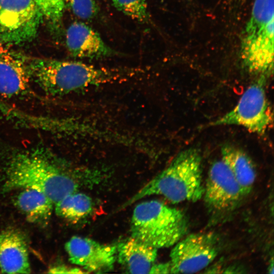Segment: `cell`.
Returning <instances> with one entry per match:
<instances>
[{
    "label": "cell",
    "instance_id": "obj_1",
    "mask_svg": "<svg viewBox=\"0 0 274 274\" xmlns=\"http://www.w3.org/2000/svg\"><path fill=\"white\" fill-rule=\"evenodd\" d=\"M5 191L32 189L46 194L54 204L77 192L78 184L68 174L38 152L21 151L13 154L5 169Z\"/></svg>",
    "mask_w": 274,
    "mask_h": 274
},
{
    "label": "cell",
    "instance_id": "obj_2",
    "mask_svg": "<svg viewBox=\"0 0 274 274\" xmlns=\"http://www.w3.org/2000/svg\"><path fill=\"white\" fill-rule=\"evenodd\" d=\"M202 159L195 148L180 152L169 164L126 201L124 209L142 198L159 195L172 203L195 202L203 195Z\"/></svg>",
    "mask_w": 274,
    "mask_h": 274
},
{
    "label": "cell",
    "instance_id": "obj_3",
    "mask_svg": "<svg viewBox=\"0 0 274 274\" xmlns=\"http://www.w3.org/2000/svg\"><path fill=\"white\" fill-rule=\"evenodd\" d=\"M31 81L52 95H64L85 88L112 83L124 77L115 70L79 61L28 58Z\"/></svg>",
    "mask_w": 274,
    "mask_h": 274
},
{
    "label": "cell",
    "instance_id": "obj_4",
    "mask_svg": "<svg viewBox=\"0 0 274 274\" xmlns=\"http://www.w3.org/2000/svg\"><path fill=\"white\" fill-rule=\"evenodd\" d=\"M188 227L183 212L151 200L135 206L130 230L131 237L158 249L173 246L185 236Z\"/></svg>",
    "mask_w": 274,
    "mask_h": 274
},
{
    "label": "cell",
    "instance_id": "obj_5",
    "mask_svg": "<svg viewBox=\"0 0 274 274\" xmlns=\"http://www.w3.org/2000/svg\"><path fill=\"white\" fill-rule=\"evenodd\" d=\"M273 0H254L244 29L240 55L250 73L266 79L273 71Z\"/></svg>",
    "mask_w": 274,
    "mask_h": 274
},
{
    "label": "cell",
    "instance_id": "obj_6",
    "mask_svg": "<svg viewBox=\"0 0 274 274\" xmlns=\"http://www.w3.org/2000/svg\"><path fill=\"white\" fill-rule=\"evenodd\" d=\"M266 79L258 77L231 110L209 125L240 126L253 133L264 134L273 122L272 112L265 92Z\"/></svg>",
    "mask_w": 274,
    "mask_h": 274
},
{
    "label": "cell",
    "instance_id": "obj_7",
    "mask_svg": "<svg viewBox=\"0 0 274 274\" xmlns=\"http://www.w3.org/2000/svg\"><path fill=\"white\" fill-rule=\"evenodd\" d=\"M43 19L32 0H0V44L15 45L32 40Z\"/></svg>",
    "mask_w": 274,
    "mask_h": 274
},
{
    "label": "cell",
    "instance_id": "obj_8",
    "mask_svg": "<svg viewBox=\"0 0 274 274\" xmlns=\"http://www.w3.org/2000/svg\"><path fill=\"white\" fill-rule=\"evenodd\" d=\"M170 253V273H192L207 267L220 250L219 238L212 233H196L183 237Z\"/></svg>",
    "mask_w": 274,
    "mask_h": 274
},
{
    "label": "cell",
    "instance_id": "obj_9",
    "mask_svg": "<svg viewBox=\"0 0 274 274\" xmlns=\"http://www.w3.org/2000/svg\"><path fill=\"white\" fill-rule=\"evenodd\" d=\"M203 196L210 209L221 213L233 209L243 197L238 183L222 159L211 165L204 186Z\"/></svg>",
    "mask_w": 274,
    "mask_h": 274
},
{
    "label": "cell",
    "instance_id": "obj_10",
    "mask_svg": "<svg viewBox=\"0 0 274 274\" xmlns=\"http://www.w3.org/2000/svg\"><path fill=\"white\" fill-rule=\"evenodd\" d=\"M70 262L87 272H104L113 269L117 260L116 246L74 236L65 245Z\"/></svg>",
    "mask_w": 274,
    "mask_h": 274
},
{
    "label": "cell",
    "instance_id": "obj_11",
    "mask_svg": "<svg viewBox=\"0 0 274 274\" xmlns=\"http://www.w3.org/2000/svg\"><path fill=\"white\" fill-rule=\"evenodd\" d=\"M31 81L28 58L0 44V94L6 97L26 94Z\"/></svg>",
    "mask_w": 274,
    "mask_h": 274
},
{
    "label": "cell",
    "instance_id": "obj_12",
    "mask_svg": "<svg viewBox=\"0 0 274 274\" xmlns=\"http://www.w3.org/2000/svg\"><path fill=\"white\" fill-rule=\"evenodd\" d=\"M66 44L72 55L78 58H98L115 54L96 31L81 22H74L68 27Z\"/></svg>",
    "mask_w": 274,
    "mask_h": 274
},
{
    "label": "cell",
    "instance_id": "obj_13",
    "mask_svg": "<svg viewBox=\"0 0 274 274\" xmlns=\"http://www.w3.org/2000/svg\"><path fill=\"white\" fill-rule=\"evenodd\" d=\"M0 269L7 273L31 271L27 242L18 230L7 229L0 233Z\"/></svg>",
    "mask_w": 274,
    "mask_h": 274
},
{
    "label": "cell",
    "instance_id": "obj_14",
    "mask_svg": "<svg viewBox=\"0 0 274 274\" xmlns=\"http://www.w3.org/2000/svg\"><path fill=\"white\" fill-rule=\"evenodd\" d=\"M117 259L128 272L149 273L158 249L131 237L116 246Z\"/></svg>",
    "mask_w": 274,
    "mask_h": 274
},
{
    "label": "cell",
    "instance_id": "obj_15",
    "mask_svg": "<svg viewBox=\"0 0 274 274\" xmlns=\"http://www.w3.org/2000/svg\"><path fill=\"white\" fill-rule=\"evenodd\" d=\"M54 203L43 193L23 189L15 199V205L30 222L46 225L51 217Z\"/></svg>",
    "mask_w": 274,
    "mask_h": 274
},
{
    "label": "cell",
    "instance_id": "obj_16",
    "mask_svg": "<svg viewBox=\"0 0 274 274\" xmlns=\"http://www.w3.org/2000/svg\"><path fill=\"white\" fill-rule=\"evenodd\" d=\"M221 159L226 164L238 183L243 196L252 189L256 179L253 162L243 151L230 145L221 149Z\"/></svg>",
    "mask_w": 274,
    "mask_h": 274
},
{
    "label": "cell",
    "instance_id": "obj_17",
    "mask_svg": "<svg viewBox=\"0 0 274 274\" xmlns=\"http://www.w3.org/2000/svg\"><path fill=\"white\" fill-rule=\"evenodd\" d=\"M93 203L86 194L77 192L70 194L55 204L56 214L67 220L76 222L91 212Z\"/></svg>",
    "mask_w": 274,
    "mask_h": 274
},
{
    "label": "cell",
    "instance_id": "obj_18",
    "mask_svg": "<svg viewBox=\"0 0 274 274\" xmlns=\"http://www.w3.org/2000/svg\"><path fill=\"white\" fill-rule=\"evenodd\" d=\"M43 19L52 26L57 27L61 23L63 16L64 0H32Z\"/></svg>",
    "mask_w": 274,
    "mask_h": 274
},
{
    "label": "cell",
    "instance_id": "obj_19",
    "mask_svg": "<svg viewBox=\"0 0 274 274\" xmlns=\"http://www.w3.org/2000/svg\"><path fill=\"white\" fill-rule=\"evenodd\" d=\"M115 8L131 18L145 22L149 20L146 0H112Z\"/></svg>",
    "mask_w": 274,
    "mask_h": 274
},
{
    "label": "cell",
    "instance_id": "obj_20",
    "mask_svg": "<svg viewBox=\"0 0 274 274\" xmlns=\"http://www.w3.org/2000/svg\"><path fill=\"white\" fill-rule=\"evenodd\" d=\"M72 12L83 19H90L97 14L98 7L95 0H64Z\"/></svg>",
    "mask_w": 274,
    "mask_h": 274
},
{
    "label": "cell",
    "instance_id": "obj_21",
    "mask_svg": "<svg viewBox=\"0 0 274 274\" xmlns=\"http://www.w3.org/2000/svg\"><path fill=\"white\" fill-rule=\"evenodd\" d=\"M86 272L78 268H71L62 265L52 266L48 271V273H82Z\"/></svg>",
    "mask_w": 274,
    "mask_h": 274
},
{
    "label": "cell",
    "instance_id": "obj_22",
    "mask_svg": "<svg viewBox=\"0 0 274 274\" xmlns=\"http://www.w3.org/2000/svg\"><path fill=\"white\" fill-rule=\"evenodd\" d=\"M169 261L165 263L154 264L151 267L149 273H170Z\"/></svg>",
    "mask_w": 274,
    "mask_h": 274
}]
</instances>
